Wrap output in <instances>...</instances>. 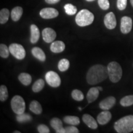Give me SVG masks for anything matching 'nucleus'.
Returning a JSON list of instances; mask_svg holds the SVG:
<instances>
[{
    "instance_id": "obj_2",
    "label": "nucleus",
    "mask_w": 133,
    "mask_h": 133,
    "mask_svg": "<svg viewBox=\"0 0 133 133\" xmlns=\"http://www.w3.org/2000/svg\"><path fill=\"white\" fill-rule=\"evenodd\" d=\"M114 129L118 133H129L133 131V115H129L115 123Z\"/></svg>"
},
{
    "instance_id": "obj_32",
    "label": "nucleus",
    "mask_w": 133,
    "mask_h": 133,
    "mask_svg": "<svg viewBox=\"0 0 133 133\" xmlns=\"http://www.w3.org/2000/svg\"><path fill=\"white\" fill-rule=\"evenodd\" d=\"M8 98V88L5 85L0 86V101L1 102H4Z\"/></svg>"
},
{
    "instance_id": "obj_41",
    "label": "nucleus",
    "mask_w": 133,
    "mask_h": 133,
    "mask_svg": "<svg viewBox=\"0 0 133 133\" xmlns=\"http://www.w3.org/2000/svg\"><path fill=\"white\" fill-rule=\"evenodd\" d=\"M14 133H21V132H20V131H14Z\"/></svg>"
},
{
    "instance_id": "obj_38",
    "label": "nucleus",
    "mask_w": 133,
    "mask_h": 133,
    "mask_svg": "<svg viewBox=\"0 0 133 133\" xmlns=\"http://www.w3.org/2000/svg\"><path fill=\"white\" fill-rule=\"evenodd\" d=\"M97 88H98V89H99V90L100 91H102L103 90V89H102V87H99V86H98Z\"/></svg>"
},
{
    "instance_id": "obj_17",
    "label": "nucleus",
    "mask_w": 133,
    "mask_h": 133,
    "mask_svg": "<svg viewBox=\"0 0 133 133\" xmlns=\"http://www.w3.org/2000/svg\"><path fill=\"white\" fill-rule=\"evenodd\" d=\"M65 49V44L62 41H53L50 46V49L54 53H61Z\"/></svg>"
},
{
    "instance_id": "obj_42",
    "label": "nucleus",
    "mask_w": 133,
    "mask_h": 133,
    "mask_svg": "<svg viewBox=\"0 0 133 133\" xmlns=\"http://www.w3.org/2000/svg\"><path fill=\"white\" fill-rule=\"evenodd\" d=\"M78 109L79 110H81L82 109H81V108H80V107H79V108H78Z\"/></svg>"
},
{
    "instance_id": "obj_27",
    "label": "nucleus",
    "mask_w": 133,
    "mask_h": 133,
    "mask_svg": "<svg viewBox=\"0 0 133 133\" xmlns=\"http://www.w3.org/2000/svg\"><path fill=\"white\" fill-rule=\"evenodd\" d=\"M17 121L21 123H26L30 121L32 119V117L29 114H25V113H23L22 114L17 115L16 116Z\"/></svg>"
},
{
    "instance_id": "obj_10",
    "label": "nucleus",
    "mask_w": 133,
    "mask_h": 133,
    "mask_svg": "<svg viewBox=\"0 0 133 133\" xmlns=\"http://www.w3.org/2000/svg\"><path fill=\"white\" fill-rule=\"evenodd\" d=\"M104 22L106 28L109 30H113L116 26V19L114 13L110 12L104 17Z\"/></svg>"
},
{
    "instance_id": "obj_21",
    "label": "nucleus",
    "mask_w": 133,
    "mask_h": 133,
    "mask_svg": "<svg viewBox=\"0 0 133 133\" xmlns=\"http://www.w3.org/2000/svg\"><path fill=\"white\" fill-rule=\"evenodd\" d=\"M29 109L33 114L36 115H40L43 112L42 106L37 101H31L30 104Z\"/></svg>"
},
{
    "instance_id": "obj_4",
    "label": "nucleus",
    "mask_w": 133,
    "mask_h": 133,
    "mask_svg": "<svg viewBox=\"0 0 133 133\" xmlns=\"http://www.w3.org/2000/svg\"><path fill=\"white\" fill-rule=\"evenodd\" d=\"M94 20V16L88 9H82L75 17L76 24L79 26H86L91 25Z\"/></svg>"
},
{
    "instance_id": "obj_22",
    "label": "nucleus",
    "mask_w": 133,
    "mask_h": 133,
    "mask_svg": "<svg viewBox=\"0 0 133 133\" xmlns=\"http://www.w3.org/2000/svg\"><path fill=\"white\" fill-rule=\"evenodd\" d=\"M18 79L20 82L24 86L30 85L31 83V80H32L31 75L27 73H21L18 76Z\"/></svg>"
},
{
    "instance_id": "obj_19",
    "label": "nucleus",
    "mask_w": 133,
    "mask_h": 133,
    "mask_svg": "<svg viewBox=\"0 0 133 133\" xmlns=\"http://www.w3.org/2000/svg\"><path fill=\"white\" fill-rule=\"evenodd\" d=\"M31 54L36 59L39 60L41 62H44L46 57L44 51L39 47H34L31 49Z\"/></svg>"
},
{
    "instance_id": "obj_31",
    "label": "nucleus",
    "mask_w": 133,
    "mask_h": 133,
    "mask_svg": "<svg viewBox=\"0 0 133 133\" xmlns=\"http://www.w3.org/2000/svg\"><path fill=\"white\" fill-rule=\"evenodd\" d=\"M9 49L6 44L1 43L0 44V56L4 59H6L9 56Z\"/></svg>"
},
{
    "instance_id": "obj_33",
    "label": "nucleus",
    "mask_w": 133,
    "mask_h": 133,
    "mask_svg": "<svg viewBox=\"0 0 133 133\" xmlns=\"http://www.w3.org/2000/svg\"><path fill=\"white\" fill-rule=\"evenodd\" d=\"M99 6L102 10H108L110 8V3L109 0H98Z\"/></svg>"
},
{
    "instance_id": "obj_39",
    "label": "nucleus",
    "mask_w": 133,
    "mask_h": 133,
    "mask_svg": "<svg viewBox=\"0 0 133 133\" xmlns=\"http://www.w3.org/2000/svg\"><path fill=\"white\" fill-rule=\"evenodd\" d=\"M86 1H88V2H92V1H95V0H86Z\"/></svg>"
},
{
    "instance_id": "obj_7",
    "label": "nucleus",
    "mask_w": 133,
    "mask_h": 133,
    "mask_svg": "<svg viewBox=\"0 0 133 133\" xmlns=\"http://www.w3.org/2000/svg\"><path fill=\"white\" fill-rule=\"evenodd\" d=\"M46 81L50 86L58 88L61 84V79L59 75L54 71H49L46 74Z\"/></svg>"
},
{
    "instance_id": "obj_16",
    "label": "nucleus",
    "mask_w": 133,
    "mask_h": 133,
    "mask_svg": "<svg viewBox=\"0 0 133 133\" xmlns=\"http://www.w3.org/2000/svg\"><path fill=\"white\" fill-rule=\"evenodd\" d=\"M40 37V31L36 25L32 24L30 25V42L32 44H35L38 41Z\"/></svg>"
},
{
    "instance_id": "obj_37",
    "label": "nucleus",
    "mask_w": 133,
    "mask_h": 133,
    "mask_svg": "<svg viewBox=\"0 0 133 133\" xmlns=\"http://www.w3.org/2000/svg\"><path fill=\"white\" fill-rule=\"evenodd\" d=\"M61 0H45V2L49 4H54L59 3Z\"/></svg>"
},
{
    "instance_id": "obj_30",
    "label": "nucleus",
    "mask_w": 133,
    "mask_h": 133,
    "mask_svg": "<svg viewBox=\"0 0 133 133\" xmlns=\"http://www.w3.org/2000/svg\"><path fill=\"white\" fill-rule=\"evenodd\" d=\"M64 9L65 11V13L69 16H73V15L75 14L77 12V8L76 6L71 4H66L64 6Z\"/></svg>"
},
{
    "instance_id": "obj_11",
    "label": "nucleus",
    "mask_w": 133,
    "mask_h": 133,
    "mask_svg": "<svg viewBox=\"0 0 133 133\" xmlns=\"http://www.w3.org/2000/svg\"><path fill=\"white\" fill-rule=\"evenodd\" d=\"M56 32L54 30H53L51 28H45L42 31V36L43 40L47 43H52L56 39Z\"/></svg>"
},
{
    "instance_id": "obj_40",
    "label": "nucleus",
    "mask_w": 133,
    "mask_h": 133,
    "mask_svg": "<svg viewBox=\"0 0 133 133\" xmlns=\"http://www.w3.org/2000/svg\"><path fill=\"white\" fill-rule=\"evenodd\" d=\"M130 1H131V5H132V6L133 7V0H130Z\"/></svg>"
},
{
    "instance_id": "obj_36",
    "label": "nucleus",
    "mask_w": 133,
    "mask_h": 133,
    "mask_svg": "<svg viewBox=\"0 0 133 133\" xmlns=\"http://www.w3.org/2000/svg\"><path fill=\"white\" fill-rule=\"evenodd\" d=\"M66 133H79V131L77 128L74 125L68 126L65 127Z\"/></svg>"
},
{
    "instance_id": "obj_12",
    "label": "nucleus",
    "mask_w": 133,
    "mask_h": 133,
    "mask_svg": "<svg viewBox=\"0 0 133 133\" xmlns=\"http://www.w3.org/2000/svg\"><path fill=\"white\" fill-rule=\"evenodd\" d=\"M116 103V99L114 96H109L103 99L99 103V107L103 110H109L114 107Z\"/></svg>"
},
{
    "instance_id": "obj_23",
    "label": "nucleus",
    "mask_w": 133,
    "mask_h": 133,
    "mask_svg": "<svg viewBox=\"0 0 133 133\" xmlns=\"http://www.w3.org/2000/svg\"><path fill=\"white\" fill-rule=\"evenodd\" d=\"M64 121L66 124H69V125L77 126L80 123V119L79 117L76 116H65L64 118Z\"/></svg>"
},
{
    "instance_id": "obj_29",
    "label": "nucleus",
    "mask_w": 133,
    "mask_h": 133,
    "mask_svg": "<svg viewBox=\"0 0 133 133\" xmlns=\"http://www.w3.org/2000/svg\"><path fill=\"white\" fill-rule=\"evenodd\" d=\"M71 95L73 99L76 101H83L84 97V94H83L82 91L79 90V89H74V90H73L71 91Z\"/></svg>"
},
{
    "instance_id": "obj_18",
    "label": "nucleus",
    "mask_w": 133,
    "mask_h": 133,
    "mask_svg": "<svg viewBox=\"0 0 133 133\" xmlns=\"http://www.w3.org/2000/svg\"><path fill=\"white\" fill-rule=\"evenodd\" d=\"M99 90L97 87H92L89 89L88 91L86 98L89 103H92L96 101L99 97Z\"/></svg>"
},
{
    "instance_id": "obj_8",
    "label": "nucleus",
    "mask_w": 133,
    "mask_h": 133,
    "mask_svg": "<svg viewBox=\"0 0 133 133\" xmlns=\"http://www.w3.org/2000/svg\"><path fill=\"white\" fill-rule=\"evenodd\" d=\"M132 20L128 16H123L121 19L120 30L123 34H128L131 31Z\"/></svg>"
},
{
    "instance_id": "obj_20",
    "label": "nucleus",
    "mask_w": 133,
    "mask_h": 133,
    "mask_svg": "<svg viewBox=\"0 0 133 133\" xmlns=\"http://www.w3.org/2000/svg\"><path fill=\"white\" fill-rule=\"evenodd\" d=\"M23 14V9L21 6H16L11 11V16L13 21L17 22L21 18Z\"/></svg>"
},
{
    "instance_id": "obj_15",
    "label": "nucleus",
    "mask_w": 133,
    "mask_h": 133,
    "mask_svg": "<svg viewBox=\"0 0 133 133\" xmlns=\"http://www.w3.org/2000/svg\"><path fill=\"white\" fill-rule=\"evenodd\" d=\"M83 122L87 125L89 128L92 129H96L98 127L97 121H96L92 116L89 114H84L83 115Z\"/></svg>"
},
{
    "instance_id": "obj_14",
    "label": "nucleus",
    "mask_w": 133,
    "mask_h": 133,
    "mask_svg": "<svg viewBox=\"0 0 133 133\" xmlns=\"http://www.w3.org/2000/svg\"><path fill=\"white\" fill-rule=\"evenodd\" d=\"M51 127L57 133H66L65 128L63 127L62 121L58 118H53L50 121Z\"/></svg>"
},
{
    "instance_id": "obj_9",
    "label": "nucleus",
    "mask_w": 133,
    "mask_h": 133,
    "mask_svg": "<svg viewBox=\"0 0 133 133\" xmlns=\"http://www.w3.org/2000/svg\"><path fill=\"white\" fill-rule=\"evenodd\" d=\"M39 15L43 19H51L59 16V11L52 8H45L41 10Z\"/></svg>"
},
{
    "instance_id": "obj_13",
    "label": "nucleus",
    "mask_w": 133,
    "mask_h": 133,
    "mask_svg": "<svg viewBox=\"0 0 133 133\" xmlns=\"http://www.w3.org/2000/svg\"><path fill=\"white\" fill-rule=\"evenodd\" d=\"M112 119V114L108 110H104L101 112L97 115V121L101 125H105L107 124Z\"/></svg>"
},
{
    "instance_id": "obj_26",
    "label": "nucleus",
    "mask_w": 133,
    "mask_h": 133,
    "mask_svg": "<svg viewBox=\"0 0 133 133\" xmlns=\"http://www.w3.org/2000/svg\"><path fill=\"white\" fill-rule=\"evenodd\" d=\"M121 105L123 107H129L133 105V95H128L123 97L120 100Z\"/></svg>"
},
{
    "instance_id": "obj_1",
    "label": "nucleus",
    "mask_w": 133,
    "mask_h": 133,
    "mask_svg": "<svg viewBox=\"0 0 133 133\" xmlns=\"http://www.w3.org/2000/svg\"><path fill=\"white\" fill-rule=\"evenodd\" d=\"M109 77L107 67L101 64L94 65L88 70L86 81L91 85H95L104 81Z\"/></svg>"
},
{
    "instance_id": "obj_34",
    "label": "nucleus",
    "mask_w": 133,
    "mask_h": 133,
    "mask_svg": "<svg viewBox=\"0 0 133 133\" xmlns=\"http://www.w3.org/2000/svg\"><path fill=\"white\" fill-rule=\"evenodd\" d=\"M116 6L119 10L123 11L126 9L127 6V0H117Z\"/></svg>"
},
{
    "instance_id": "obj_5",
    "label": "nucleus",
    "mask_w": 133,
    "mask_h": 133,
    "mask_svg": "<svg viewBox=\"0 0 133 133\" xmlns=\"http://www.w3.org/2000/svg\"><path fill=\"white\" fill-rule=\"evenodd\" d=\"M11 109L17 115L22 114L25 110V102L24 98L21 96H14L11 101Z\"/></svg>"
},
{
    "instance_id": "obj_28",
    "label": "nucleus",
    "mask_w": 133,
    "mask_h": 133,
    "mask_svg": "<svg viewBox=\"0 0 133 133\" xmlns=\"http://www.w3.org/2000/svg\"><path fill=\"white\" fill-rule=\"evenodd\" d=\"M70 66V62L68 59H62L60 60L58 63V69L61 71H65L69 69Z\"/></svg>"
},
{
    "instance_id": "obj_35",
    "label": "nucleus",
    "mask_w": 133,
    "mask_h": 133,
    "mask_svg": "<svg viewBox=\"0 0 133 133\" xmlns=\"http://www.w3.org/2000/svg\"><path fill=\"white\" fill-rule=\"evenodd\" d=\"M38 131L39 133H49L50 130L49 128L46 124H41L38 126Z\"/></svg>"
},
{
    "instance_id": "obj_24",
    "label": "nucleus",
    "mask_w": 133,
    "mask_h": 133,
    "mask_svg": "<svg viewBox=\"0 0 133 133\" xmlns=\"http://www.w3.org/2000/svg\"><path fill=\"white\" fill-rule=\"evenodd\" d=\"M45 83L43 79H38L36 80L32 86V91L34 92H39L44 88Z\"/></svg>"
},
{
    "instance_id": "obj_3",
    "label": "nucleus",
    "mask_w": 133,
    "mask_h": 133,
    "mask_svg": "<svg viewBox=\"0 0 133 133\" xmlns=\"http://www.w3.org/2000/svg\"><path fill=\"white\" fill-rule=\"evenodd\" d=\"M108 75L110 80L112 83H118L120 80L123 75L122 68L118 63L113 61L107 65Z\"/></svg>"
},
{
    "instance_id": "obj_25",
    "label": "nucleus",
    "mask_w": 133,
    "mask_h": 133,
    "mask_svg": "<svg viewBox=\"0 0 133 133\" xmlns=\"http://www.w3.org/2000/svg\"><path fill=\"white\" fill-rule=\"evenodd\" d=\"M10 16L9 11L6 8H4L0 11V24H4L9 20Z\"/></svg>"
},
{
    "instance_id": "obj_6",
    "label": "nucleus",
    "mask_w": 133,
    "mask_h": 133,
    "mask_svg": "<svg viewBox=\"0 0 133 133\" xmlns=\"http://www.w3.org/2000/svg\"><path fill=\"white\" fill-rule=\"evenodd\" d=\"M10 53L18 60H22L25 57L26 51L24 46L17 43H12L9 46Z\"/></svg>"
}]
</instances>
